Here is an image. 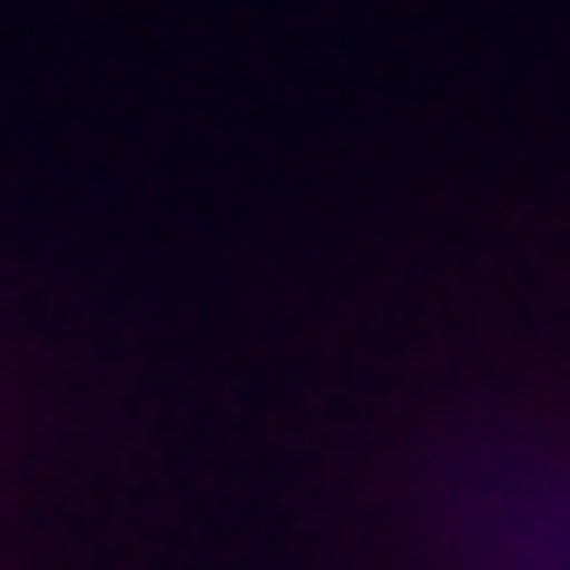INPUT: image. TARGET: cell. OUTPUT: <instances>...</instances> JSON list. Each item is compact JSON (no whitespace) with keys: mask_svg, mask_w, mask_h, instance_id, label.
<instances>
[{"mask_svg":"<svg viewBox=\"0 0 570 570\" xmlns=\"http://www.w3.org/2000/svg\"><path fill=\"white\" fill-rule=\"evenodd\" d=\"M350 570H570V267H460L341 396Z\"/></svg>","mask_w":570,"mask_h":570,"instance_id":"6da1fadb","label":"cell"},{"mask_svg":"<svg viewBox=\"0 0 570 570\" xmlns=\"http://www.w3.org/2000/svg\"><path fill=\"white\" fill-rule=\"evenodd\" d=\"M10 497H19V442H10V396H0V570H10Z\"/></svg>","mask_w":570,"mask_h":570,"instance_id":"7a4b0ae2","label":"cell"}]
</instances>
